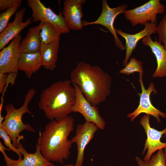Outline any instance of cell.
<instances>
[{
  "label": "cell",
  "instance_id": "1",
  "mask_svg": "<svg viewBox=\"0 0 166 166\" xmlns=\"http://www.w3.org/2000/svg\"><path fill=\"white\" fill-rule=\"evenodd\" d=\"M74 119L68 115L58 120H54L46 124L44 131H39L41 152L49 161L64 164L70 154L72 143L68 139L74 130Z\"/></svg>",
  "mask_w": 166,
  "mask_h": 166
},
{
  "label": "cell",
  "instance_id": "2",
  "mask_svg": "<svg viewBox=\"0 0 166 166\" xmlns=\"http://www.w3.org/2000/svg\"><path fill=\"white\" fill-rule=\"evenodd\" d=\"M70 81L77 85L88 101L97 106L111 93L112 77L98 65L79 62L70 74Z\"/></svg>",
  "mask_w": 166,
  "mask_h": 166
},
{
  "label": "cell",
  "instance_id": "3",
  "mask_svg": "<svg viewBox=\"0 0 166 166\" xmlns=\"http://www.w3.org/2000/svg\"><path fill=\"white\" fill-rule=\"evenodd\" d=\"M71 83L68 80L57 81L42 92L38 106L51 121L61 119L72 112L75 91Z\"/></svg>",
  "mask_w": 166,
  "mask_h": 166
},
{
  "label": "cell",
  "instance_id": "4",
  "mask_svg": "<svg viewBox=\"0 0 166 166\" xmlns=\"http://www.w3.org/2000/svg\"><path fill=\"white\" fill-rule=\"evenodd\" d=\"M35 93L34 89H29L26 95L23 104L18 109H16L12 103L5 106L6 114L0 127H2L10 136L12 144L16 148L18 145V139L22 131L26 130L31 132H35L31 125L28 123L24 124L22 119L23 115L26 113H29L34 117L28 106Z\"/></svg>",
  "mask_w": 166,
  "mask_h": 166
},
{
  "label": "cell",
  "instance_id": "5",
  "mask_svg": "<svg viewBox=\"0 0 166 166\" xmlns=\"http://www.w3.org/2000/svg\"><path fill=\"white\" fill-rule=\"evenodd\" d=\"M24 138L23 135L20 136L18 139L17 148L19 150L23 158L21 160H14L10 158L5 150H10L5 148L0 141V151L3 156L6 166H56L48 160L42 155L41 150L40 139L38 138L35 145L36 151L33 153H28L20 141Z\"/></svg>",
  "mask_w": 166,
  "mask_h": 166
},
{
  "label": "cell",
  "instance_id": "6",
  "mask_svg": "<svg viewBox=\"0 0 166 166\" xmlns=\"http://www.w3.org/2000/svg\"><path fill=\"white\" fill-rule=\"evenodd\" d=\"M165 10V6L160 0H150L141 6L127 10L124 16L134 26L144 25L147 22L156 23L157 15L163 13Z\"/></svg>",
  "mask_w": 166,
  "mask_h": 166
},
{
  "label": "cell",
  "instance_id": "7",
  "mask_svg": "<svg viewBox=\"0 0 166 166\" xmlns=\"http://www.w3.org/2000/svg\"><path fill=\"white\" fill-rule=\"evenodd\" d=\"M27 5L32 10V21H39L52 24L61 34L69 33L70 30L67 26L62 12L58 14L49 7H46L39 0H27Z\"/></svg>",
  "mask_w": 166,
  "mask_h": 166
},
{
  "label": "cell",
  "instance_id": "8",
  "mask_svg": "<svg viewBox=\"0 0 166 166\" xmlns=\"http://www.w3.org/2000/svg\"><path fill=\"white\" fill-rule=\"evenodd\" d=\"M102 11L97 19L92 22L83 21V26L89 25L100 24L105 27L113 36L115 46L120 50H125V46L117 35L113 24L117 16L120 14H124L127 10L128 5L123 3L118 6L111 8L106 0H102Z\"/></svg>",
  "mask_w": 166,
  "mask_h": 166
},
{
  "label": "cell",
  "instance_id": "9",
  "mask_svg": "<svg viewBox=\"0 0 166 166\" xmlns=\"http://www.w3.org/2000/svg\"><path fill=\"white\" fill-rule=\"evenodd\" d=\"M139 74L138 81L140 84L142 91L141 93H138L140 96L139 104L134 111L127 115V117L130 118V121H133L140 114L145 113L153 116L158 123H160V117L166 118V113L156 108L151 103L150 97L151 94L152 92H153L154 94L157 93L154 85L153 83L151 82L148 89H146L143 83V74L139 73Z\"/></svg>",
  "mask_w": 166,
  "mask_h": 166
},
{
  "label": "cell",
  "instance_id": "10",
  "mask_svg": "<svg viewBox=\"0 0 166 166\" xmlns=\"http://www.w3.org/2000/svg\"><path fill=\"white\" fill-rule=\"evenodd\" d=\"M73 85L75 91V101L72 112L80 113L85 118V122L93 123L98 128L104 129L106 122L101 116L98 108L88 101L77 85Z\"/></svg>",
  "mask_w": 166,
  "mask_h": 166
},
{
  "label": "cell",
  "instance_id": "11",
  "mask_svg": "<svg viewBox=\"0 0 166 166\" xmlns=\"http://www.w3.org/2000/svg\"><path fill=\"white\" fill-rule=\"evenodd\" d=\"M140 123L143 127L147 135L142 154L143 155L147 150L143 159L147 161L150 160L154 152L166 147V142L160 141L162 136L166 135V127L161 131L151 127L149 123V115L146 114L140 118Z\"/></svg>",
  "mask_w": 166,
  "mask_h": 166
},
{
  "label": "cell",
  "instance_id": "12",
  "mask_svg": "<svg viewBox=\"0 0 166 166\" xmlns=\"http://www.w3.org/2000/svg\"><path fill=\"white\" fill-rule=\"evenodd\" d=\"M22 38L21 34L18 35L0 52V73L18 74V63L22 53L19 49Z\"/></svg>",
  "mask_w": 166,
  "mask_h": 166
},
{
  "label": "cell",
  "instance_id": "13",
  "mask_svg": "<svg viewBox=\"0 0 166 166\" xmlns=\"http://www.w3.org/2000/svg\"><path fill=\"white\" fill-rule=\"evenodd\" d=\"M98 128L92 122H85L77 125L75 135L71 140L72 143H76L77 146V156L75 166H83L85 148Z\"/></svg>",
  "mask_w": 166,
  "mask_h": 166
},
{
  "label": "cell",
  "instance_id": "14",
  "mask_svg": "<svg viewBox=\"0 0 166 166\" xmlns=\"http://www.w3.org/2000/svg\"><path fill=\"white\" fill-rule=\"evenodd\" d=\"M85 0H65L62 12L65 22L70 30H78L83 27L82 6Z\"/></svg>",
  "mask_w": 166,
  "mask_h": 166
},
{
  "label": "cell",
  "instance_id": "15",
  "mask_svg": "<svg viewBox=\"0 0 166 166\" xmlns=\"http://www.w3.org/2000/svg\"><path fill=\"white\" fill-rule=\"evenodd\" d=\"M144 29L138 33L130 34L122 31L121 30L115 29L117 34L123 37L125 41V56L123 62V64L125 66L131 56L133 50L135 49L138 42L140 39L152 34L156 33L157 23H154L147 22L144 24Z\"/></svg>",
  "mask_w": 166,
  "mask_h": 166
},
{
  "label": "cell",
  "instance_id": "16",
  "mask_svg": "<svg viewBox=\"0 0 166 166\" xmlns=\"http://www.w3.org/2000/svg\"><path fill=\"white\" fill-rule=\"evenodd\" d=\"M26 11V9L25 7L18 11L15 13L14 21L9 23L0 33V50L4 48L10 40L19 35L22 30L31 23V17L28 18L26 22H23Z\"/></svg>",
  "mask_w": 166,
  "mask_h": 166
},
{
  "label": "cell",
  "instance_id": "17",
  "mask_svg": "<svg viewBox=\"0 0 166 166\" xmlns=\"http://www.w3.org/2000/svg\"><path fill=\"white\" fill-rule=\"evenodd\" d=\"M142 42L145 46H149L156 58L157 67L152 75V77H162L166 76V49L163 45L156 39L155 41L150 36L143 38Z\"/></svg>",
  "mask_w": 166,
  "mask_h": 166
},
{
  "label": "cell",
  "instance_id": "18",
  "mask_svg": "<svg viewBox=\"0 0 166 166\" xmlns=\"http://www.w3.org/2000/svg\"><path fill=\"white\" fill-rule=\"evenodd\" d=\"M44 23L40 22L38 25L29 29L26 35L20 44L19 49L22 53H35L40 51L41 43L39 33Z\"/></svg>",
  "mask_w": 166,
  "mask_h": 166
},
{
  "label": "cell",
  "instance_id": "19",
  "mask_svg": "<svg viewBox=\"0 0 166 166\" xmlns=\"http://www.w3.org/2000/svg\"><path fill=\"white\" fill-rule=\"evenodd\" d=\"M42 66L40 52L35 53H21L18 65V70L25 73L29 78Z\"/></svg>",
  "mask_w": 166,
  "mask_h": 166
},
{
  "label": "cell",
  "instance_id": "20",
  "mask_svg": "<svg viewBox=\"0 0 166 166\" xmlns=\"http://www.w3.org/2000/svg\"><path fill=\"white\" fill-rule=\"evenodd\" d=\"M59 47V41L48 45L41 44L39 52L42 66L46 69L53 70L56 68Z\"/></svg>",
  "mask_w": 166,
  "mask_h": 166
},
{
  "label": "cell",
  "instance_id": "21",
  "mask_svg": "<svg viewBox=\"0 0 166 166\" xmlns=\"http://www.w3.org/2000/svg\"><path fill=\"white\" fill-rule=\"evenodd\" d=\"M61 34L52 24L45 22L39 33V38L41 44L48 45L59 41Z\"/></svg>",
  "mask_w": 166,
  "mask_h": 166
},
{
  "label": "cell",
  "instance_id": "22",
  "mask_svg": "<svg viewBox=\"0 0 166 166\" xmlns=\"http://www.w3.org/2000/svg\"><path fill=\"white\" fill-rule=\"evenodd\" d=\"M135 160L139 166H166L164 152L163 149L157 151L148 161H145L139 156H136Z\"/></svg>",
  "mask_w": 166,
  "mask_h": 166
},
{
  "label": "cell",
  "instance_id": "23",
  "mask_svg": "<svg viewBox=\"0 0 166 166\" xmlns=\"http://www.w3.org/2000/svg\"><path fill=\"white\" fill-rule=\"evenodd\" d=\"M135 72L143 73L142 63L136 58L132 57L124 67L121 70L119 73L129 75Z\"/></svg>",
  "mask_w": 166,
  "mask_h": 166
},
{
  "label": "cell",
  "instance_id": "24",
  "mask_svg": "<svg viewBox=\"0 0 166 166\" xmlns=\"http://www.w3.org/2000/svg\"><path fill=\"white\" fill-rule=\"evenodd\" d=\"M17 6L9 8L0 14V33L5 28L12 16L16 13L18 8Z\"/></svg>",
  "mask_w": 166,
  "mask_h": 166
},
{
  "label": "cell",
  "instance_id": "25",
  "mask_svg": "<svg viewBox=\"0 0 166 166\" xmlns=\"http://www.w3.org/2000/svg\"><path fill=\"white\" fill-rule=\"evenodd\" d=\"M156 33L158 36V42L163 44L166 49V13L157 26Z\"/></svg>",
  "mask_w": 166,
  "mask_h": 166
},
{
  "label": "cell",
  "instance_id": "26",
  "mask_svg": "<svg viewBox=\"0 0 166 166\" xmlns=\"http://www.w3.org/2000/svg\"><path fill=\"white\" fill-rule=\"evenodd\" d=\"M0 137L3 140L5 146L8 148L10 150L12 151L17 154L18 157V160L22 159V155L19 150L13 145L11 142L12 140L11 137L2 127H0Z\"/></svg>",
  "mask_w": 166,
  "mask_h": 166
},
{
  "label": "cell",
  "instance_id": "27",
  "mask_svg": "<svg viewBox=\"0 0 166 166\" xmlns=\"http://www.w3.org/2000/svg\"><path fill=\"white\" fill-rule=\"evenodd\" d=\"M22 4L21 0H0V10H5L17 6L20 7Z\"/></svg>",
  "mask_w": 166,
  "mask_h": 166
},
{
  "label": "cell",
  "instance_id": "28",
  "mask_svg": "<svg viewBox=\"0 0 166 166\" xmlns=\"http://www.w3.org/2000/svg\"><path fill=\"white\" fill-rule=\"evenodd\" d=\"M8 74L0 73V93H2L5 90L6 85Z\"/></svg>",
  "mask_w": 166,
  "mask_h": 166
},
{
  "label": "cell",
  "instance_id": "29",
  "mask_svg": "<svg viewBox=\"0 0 166 166\" xmlns=\"http://www.w3.org/2000/svg\"><path fill=\"white\" fill-rule=\"evenodd\" d=\"M63 166H75V165L72 164H70L63 165Z\"/></svg>",
  "mask_w": 166,
  "mask_h": 166
},
{
  "label": "cell",
  "instance_id": "30",
  "mask_svg": "<svg viewBox=\"0 0 166 166\" xmlns=\"http://www.w3.org/2000/svg\"><path fill=\"white\" fill-rule=\"evenodd\" d=\"M164 149V153L165 158V159L166 164V147Z\"/></svg>",
  "mask_w": 166,
  "mask_h": 166
}]
</instances>
